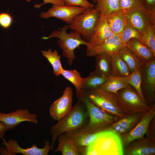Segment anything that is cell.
<instances>
[{
    "mask_svg": "<svg viewBox=\"0 0 155 155\" xmlns=\"http://www.w3.org/2000/svg\"><path fill=\"white\" fill-rule=\"evenodd\" d=\"M61 75L74 85L76 90V94L77 97L82 94L84 90L82 89V78L76 69L69 70L63 69Z\"/></svg>",
    "mask_w": 155,
    "mask_h": 155,
    "instance_id": "f546056e",
    "label": "cell"
},
{
    "mask_svg": "<svg viewBox=\"0 0 155 155\" xmlns=\"http://www.w3.org/2000/svg\"><path fill=\"white\" fill-rule=\"evenodd\" d=\"M101 132L92 133L82 127L66 133V134L77 147H80L88 146L96 139Z\"/></svg>",
    "mask_w": 155,
    "mask_h": 155,
    "instance_id": "ac0fdd59",
    "label": "cell"
},
{
    "mask_svg": "<svg viewBox=\"0 0 155 155\" xmlns=\"http://www.w3.org/2000/svg\"><path fill=\"white\" fill-rule=\"evenodd\" d=\"M141 70L142 92L147 104L151 106L155 101V60L144 64Z\"/></svg>",
    "mask_w": 155,
    "mask_h": 155,
    "instance_id": "ba28073f",
    "label": "cell"
},
{
    "mask_svg": "<svg viewBox=\"0 0 155 155\" xmlns=\"http://www.w3.org/2000/svg\"><path fill=\"white\" fill-rule=\"evenodd\" d=\"M116 95L117 102L125 114L146 112L152 108V105H148L143 101L130 85L119 90Z\"/></svg>",
    "mask_w": 155,
    "mask_h": 155,
    "instance_id": "52a82bcc",
    "label": "cell"
},
{
    "mask_svg": "<svg viewBox=\"0 0 155 155\" xmlns=\"http://www.w3.org/2000/svg\"><path fill=\"white\" fill-rule=\"evenodd\" d=\"M73 93L72 88L67 87L63 95L58 98L51 106L49 112L51 117L55 120H60L65 117L71 109Z\"/></svg>",
    "mask_w": 155,
    "mask_h": 155,
    "instance_id": "8fae6325",
    "label": "cell"
},
{
    "mask_svg": "<svg viewBox=\"0 0 155 155\" xmlns=\"http://www.w3.org/2000/svg\"><path fill=\"white\" fill-rule=\"evenodd\" d=\"M89 121L88 112L84 104L78 99L69 113L51 128L50 132L52 137L51 147L52 152L55 142L60 135L84 127Z\"/></svg>",
    "mask_w": 155,
    "mask_h": 155,
    "instance_id": "6da1fadb",
    "label": "cell"
},
{
    "mask_svg": "<svg viewBox=\"0 0 155 155\" xmlns=\"http://www.w3.org/2000/svg\"><path fill=\"white\" fill-rule=\"evenodd\" d=\"M12 18L7 13H0V25L3 28L6 29L11 25Z\"/></svg>",
    "mask_w": 155,
    "mask_h": 155,
    "instance_id": "d590c367",
    "label": "cell"
},
{
    "mask_svg": "<svg viewBox=\"0 0 155 155\" xmlns=\"http://www.w3.org/2000/svg\"><path fill=\"white\" fill-rule=\"evenodd\" d=\"M101 14L95 7L86 8L77 15L68 25V29L79 33L83 39L89 43Z\"/></svg>",
    "mask_w": 155,
    "mask_h": 155,
    "instance_id": "5b68a950",
    "label": "cell"
},
{
    "mask_svg": "<svg viewBox=\"0 0 155 155\" xmlns=\"http://www.w3.org/2000/svg\"><path fill=\"white\" fill-rule=\"evenodd\" d=\"M141 35L140 42L155 55V25H151Z\"/></svg>",
    "mask_w": 155,
    "mask_h": 155,
    "instance_id": "1f68e13d",
    "label": "cell"
},
{
    "mask_svg": "<svg viewBox=\"0 0 155 155\" xmlns=\"http://www.w3.org/2000/svg\"><path fill=\"white\" fill-rule=\"evenodd\" d=\"M58 137L59 145L55 153L60 152L62 155H79L77 147L68 139L66 133L61 134Z\"/></svg>",
    "mask_w": 155,
    "mask_h": 155,
    "instance_id": "4316f807",
    "label": "cell"
},
{
    "mask_svg": "<svg viewBox=\"0 0 155 155\" xmlns=\"http://www.w3.org/2000/svg\"><path fill=\"white\" fill-rule=\"evenodd\" d=\"M87 155H123L120 136L109 131L101 132L96 139L86 146Z\"/></svg>",
    "mask_w": 155,
    "mask_h": 155,
    "instance_id": "3957f363",
    "label": "cell"
},
{
    "mask_svg": "<svg viewBox=\"0 0 155 155\" xmlns=\"http://www.w3.org/2000/svg\"><path fill=\"white\" fill-rule=\"evenodd\" d=\"M121 9L124 10L138 7L143 4L142 0H120Z\"/></svg>",
    "mask_w": 155,
    "mask_h": 155,
    "instance_id": "e575fe53",
    "label": "cell"
},
{
    "mask_svg": "<svg viewBox=\"0 0 155 155\" xmlns=\"http://www.w3.org/2000/svg\"><path fill=\"white\" fill-rule=\"evenodd\" d=\"M148 139L155 140V117L150 123L147 131L146 134Z\"/></svg>",
    "mask_w": 155,
    "mask_h": 155,
    "instance_id": "8d00e7d4",
    "label": "cell"
},
{
    "mask_svg": "<svg viewBox=\"0 0 155 155\" xmlns=\"http://www.w3.org/2000/svg\"><path fill=\"white\" fill-rule=\"evenodd\" d=\"M65 5L73 7H80L85 8H93L94 5L87 0H62Z\"/></svg>",
    "mask_w": 155,
    "mask_h": 155,
    "instance_id": "836d02e7",
    "label": "cell"
},
{
    "mask_svg": "<svg viewBox=\"0 0 155 155\" xmlns=\"http://www.w3.org/2000/svg\"><path fill=\"white\" fill-rule=\"evenodd\" d=\"M126 45L122 41L120 35H116L100 44L87 48L86 55L89 57H92L104 53L111 55L118 53Z\"/></svg>",
    "mask_w": 155,
    "mask_h": 155,
    "instance_id": "9a60e30c",
    "label": "cell"
},
{
    "mask_svg": "<svg viewBox=\"0 0 155 155\" xmlns=\"http://www.w3.org/2000/svg\"><path fill=\"white\" fill-rule=\"evenodd\" d=\"M155 140L146 137L136 140L123 148L124 155H154Z\"/></svg>",
    "mask_w": 155,
    "mask_h": 155,
    "instance_id": "e0dca14e",
    "label": "cell"
},
{
    "mask_svg": "<svg viewBox=\"0 0 155 155\" xmlns=\"http://www.w3.org/2000/svg\"><path fill=\"white\" fill-rule=\"evenodd\" d=\"M25 121L37 124L36 115L30 113L27 109L22 108L8 113L0 112V121L4 123L7 130H11Z\"/></svg>",
    "mask_w": 155,
    "mask_h": 155,
    "instance_id": "4fadbf2b",
    "label": "cell"
},
{
    "mask_svg": "<svg viewBox=\"0 0 155 155\" xmlns=\"http://www.w3.org/2000/svg\"><path fill=\"white\" fill-rule=\"evenodd\" d=\"M111 75L126 77L131 71L127 64L117 53L111 55Z\"/></svg>",
    "mask_w": 155,
    "mask_h": 155,
    "instance_id": "603a6c76",
    "label": "cell"
},
{
    "mask_svg": "<svg viewBox=\"0 0 155 155\" xmlns=\"http://www.w3.org/2000/svg\"><path fill=\"white\" fill-rule=\"evenodd\" d=\"M115 35L116 34L110 29L104 16L101 14L94 32L89 42L90 46L87 48L100 44L108 38L114 37Z\"/></svg>",
    "mask_w": 155,
    "mask_h": 155,
    "instance_id": "d6986e66",
    "label": "cell"
},
{
    "mask_svg": "<svg viewBox=\"0 0 155 155\" xmlns=\"http://www.w3.org/2000/svg\"><path fill=\"white\" fill-rule=\"evenodd\" d=\"M77 98L83 102L88 111L89 121L88 124L84 127L91 133L104 131L120 119L94 104L89 100L84 91Z\"/></svg>",
    "mask_w": 155,
    "mask_h": 155,
    "instance_id": "7a4b0ae2",
    "label": "cell"
},
{
    "mask_svg": "<svg viewBox=\"0 0 155 155\" xmlns=\"http://www.w3.org/2000/svg\"><path fill=\"white\" fill-rule=\"evenodd\" d=\"M125 11L127 20L141 35L152 25L148 12L143 5Z\"/></svg>",
    "mask_w": 155,
    "mask_h": 155,
    "instance_id": "5bb4252c",
    "label": "cell"
},
{
    "mask_svg": "<svg viewBox=\"0 0 155 155\" xmlns=\"http://www.w3.org/2000/svg\"><path fill=\"white\" fill-rule=\"evenodd\" d=\"M28 2H30L32 0H26ZM44 2L41 4L39 5H34V7L37 8H39L41 6L46 3H51L53 5H64V3L62 0H43Z\"/></svg>",
    "mask_w": 155,
    "mask_h": 155,
    "instance_id": "74e56055",
    "label": "cell"
},
{
    "mask_svg": "<svg viewBox=\"0 0 155 155\" xmlns=\"http://www.w3.org/2000/svg\"><path fill=\"white\" fill-rule=\"evenodd\" d=\"M104 16L111 30L116 35L121 34L127 22L125 11L121 9Z\"/></svg>",
    "mask_w": 155,
    "mask_h": 155,
    "instance_id": "44dd1931",
    "label": "cell"
},
{
    "mask_svg": "<svg viewBox=\"0 0 155 155\" xmlns=\"http://www.w3.org/2000/svg\"><path fill=\"white\" fill-rule=\"evenodd\" d=\"M142 5L148 12L155 9V0H142Z\"/></svg>",
    "mask_w": 155,
    "mask_h": 155,
    "instance_id": "f35d334b",
    "label": "cell"
},
{
    "mask_svg": "<svg viewBox=\"0 0 155 155\" xmlns=\"http://www.w3.org/2000/svg\"><path fill=\"white\" fill-rule=\"evenodd\" d=\"M126 46L144 64L155 60V55L151 51L137 39H130Z\"/></svg>",
    "mask_w": 155,
    "mask_h": 155,
    "instance_id": "ffe728a7",
    "label": "cell"
},
{
    "mask_svg": "<svg viewBox=\"0 0 155 155\" xmlns=\"http://www.w3.org/2000/svg\"><path fill=\"white\" fill-rule=\"evenodd\" d=\"M119 35L122 41L126 44L129 40L132 38L141 41V34L127 20L124 29Z\"/></svg>",
    "mask_w": 155,
    "mask_h": 155,
    "instance_id": "d6a6232c",
    "label": "cell"
},
{
    "mask_svg": "<svg viewBox=\"0 0 155 155\" xmlns=\"http://www.w3.org/2000/svg\"><path fill=\"white\" fill-rule=\"evenodd\" d=\"M86 9L80 7L53 4L47 11L42 12L40 16L41 18L45 19L56 17L68 25L71 23L74 17L83 13Z\"/></svg>",
    "mask_w": 155,
    "mask_h": 155,
    "instance_id": "7c38bea8",
    "label": "cell"
},
{
    "mask_svg": "<svg viewBox=\"0 0 155 155\" xmlns=\"http://www.w3.org/2000/svg\"><path fill=\"white\" fill-rule=\"evenodd\" d=\"M117 54L128 65L131 72L141 69L144 64L126 46L121 49Z\"/></svg>",
    "mask_w": 155,
    "mask_h": 155,
    "instance_id": "484cf974",
    "label": "cell"
},
{
    "mask_svg": "<svg viewBox=\"0 0 155 155\" xmlns=\"http://www.w3.org/2000/svg\"><path fill=\"white\" fill-rule=\"evenodd\" d=\"M145 113L126 114L104 131H111L119 136L127 133L138 124Z\"/></svg>",
    "mask_w": 155,
    "mask_h": 155,
    "instance_id": "2e32d148",
    "label": "cell"
},
{
    "mask_svg": "<svg viewBox=\"0 0 155 155\" xmlns=\"http://www.w3.org/2000/svg\"><path fill=\"white\" fill-rule=\"evenodd\" d=\"M84 91L92 103L107 113L120 118L126 115L119 104L115 94L98 88Z\"/></svg>",
    "mask_w": 155,
    "mask_h": 155,
    "instance_id": "8992f818",
    "label": "cell"
},
{
    "mask_svg": "<svg viewBox=\"0 0 155 155\" xmlns=\"http://www.w3.org/2000/svg\"><path fill=\"white\" fill-rule=\"evenodd\" d=\"M2 144L5 147L0 148V153L2 155H15L20 153L24 155H47L51 149L49 142L44 140V146L42 148H38L35 144L32 147L26 149L21 148L17 140L13 139L7 142L4 138H2Z\"/></svg>",
    "mask_w": 155,
    "mask_h": 155,
    "instance_id": "30bf717a",
    "label": "cell"
},
{
    "mask_svg": "<svg viewBox=\"0 0 155 155\" xmlns=\"http://www.w3.org/2000/svg\"><path fill=\"white\" fill-rule=\"evenodd\" d=\"M91 1L92 3L95 5L96 3V0H91Z\"/></svg>",
    "mask_w": 155,
    "mask_h": 155,
    "instance_id": "60d3db41",
    "label": "cell"
},
{
    "mask_svg": "<svg viewBox=\"0 0 155 155\" xmlns=\"http://www.w3.org/2000/svg\"><path fill=\"white\" fill-rule=\"evenodd\" d=\"M41 52L51 65L55 75L57 76L61 75L63 68L61 62V55H59L58 51L56 50L53 51L49 49L47 51L42 50Z\"/></svg>",
    "mask_w": 155,
    "mask_h": 155,
    "instance_id": "f1b7e54d",
    "label": "cell"
},
{
    "mask_svg": "<svg viewBox=\"0 0 155 155\" xmlns=\"http://www.w3.org/2000/svg\"><path fill=\"white\" fill-rule=\"evenodd\" d=\"M94 57L96 60L95 70L107 77L111 75V55L102 53Z\"/></svg>",
    "mask_w": 155,
    "mask_h": 155,
    "instance_id": "d4e9b609",
    "label": "cell"
},
{
    "mask_svg": "<svg viewBox=\"0 0 155 155\" xmlns=\"http://www.w3.org/2000/svg\"><path fill=\"white\" fill-rule=\"evenodd\" d=\"M125 78L128 83L134 88L143 101L146 104L141 88L142 75L141 69H137L133 71Z\"/></svg>",
    "mask_w": 155,
    "mask_h": 155,
    "instance_id": "4dcf8cb0",
    "label": "cell"
},
{
    "mask_svg": "<svg viewBox=\"0 0 155 155\" xmlns=\"http://www.w3.org/2000/svg\"><path fill=\"white\" fill-rule=\"evenodd\" d=\"M155 116V104L152 105L151 109L145 112L140 120L130 131L119 136L123 148L126 147L132 142L145 138L150 124Z\"/></svg>",
    "mask_w": 155,
    "mask_h": 155,
    "instance_id": "9c48e42d",
    "label": "cell"
},
{
    "mask_svg": "<svg viewBox=\"0 0 155 155\" xmlns=\"http://www.w3.org/2000/svg\"><path fill=\"white\" fill-rule=\"evenodd\" d=\"M68 29V25H65L59 30H54L48 36L42 38L46 40L53 37L59 38L57 42L62 50V55L67 58L68 64L71 65L76 58L75 49L81 45H85L88 48L90 44L82 38L79 33L74 31L67 33Z\"/></svg>",
    "mask_w": 155,
    "mask_h": 155,
    "instance_id": "277c9868",
    "label": "cell"
},
{
    "mask_svg": "<svg viewBox=\"0 0 155 155\" xmlns=\"http://www.w3.org/2000/svg\"><path fill=\"white\" fill-rule=\"evenodd\" d=\"M108 77L103 75L95 70L86 78H82V89L84 91L98 88L107 80Z\"/></svg>",
    "mask_w": 155,
    "mask_h": 155,
    "instance_id": "cb8c5ba5",
    "label": "cell"
},
{
    "mask_svg": "<svg viewBox=\"0 0 155 155\" xmlns=\"http://www.w3.org/2000/svg\"><path fill=\"white\" fill-rule=\"evenodd\" d=\"M130 85L125 77L111 75L108 77L104 83L98 88L106 92L117 94L119 90L127 88Z\"/></svg>",
    "mask_w": 155,
    "mask_h": 155,
    "instance_id": "7402d4cb",
    "label": "cell"
},
{
    "mask_svg": "<svg viewBox=\"0 0 155 155\" xmlns=\"http://www.w3.org/2000/svg\"><path fill=\"white\" fill-rule=\"evenodd\" d=\"M94 6L101 15L104 16L121 9L120 0H96Z\"/></svg>",
    "mask_w": 155,
    "mask_h": 155,
    "instance_id": "83f0119b",
    "label": "cell"
},
{
    "mask_svg": "<svg viewBox=\"0 0 155 155\" xmlns=\"http://www.w3.org/2000/svg\"><path fill=\"white\" fill-rule=\"evenodd\" d=\"M7 130L6 127L4 123L0 121V139L3 138Z\"/></svg>",
    "mask_w": 155,
    "mask_h": 155,
    "instance_id": "ab89813d",
    "label": "cell"
}]
</instances>
